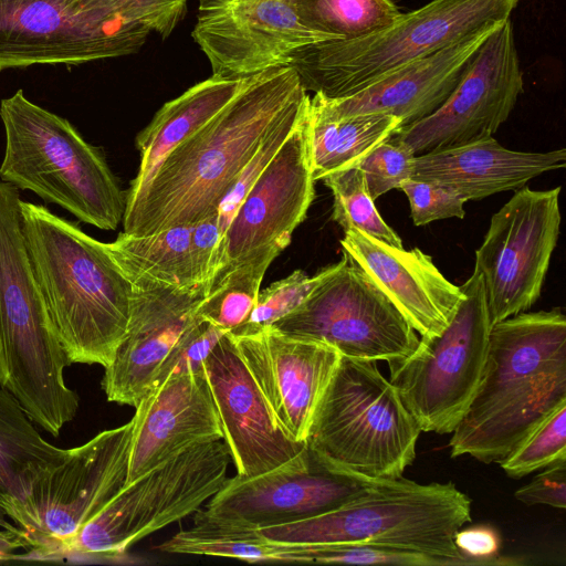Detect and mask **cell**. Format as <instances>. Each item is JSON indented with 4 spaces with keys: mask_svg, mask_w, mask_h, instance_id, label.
<instances>
[{
    "mask_svg": "<svg viewBox=\"0 0 566 566\" xmlns=\"http://www.w3.org/2000/svg\"><path fill=\"white\" fill-rule=\"evenodd\" d=\"M211 281L191 287H133L126 333L105 367L102 388L111 402L136 408L153 390L179 337L198 318Z\"/></svg>",
    "mask_w": 566,
    "mask_h": 566,
    "instance_id": "obj_20",
    "label": "cell"
},
{
    "mask_svg": "<svg viewBox=\"0 0 566 566\" xmlns=\"http://www.w3.org/2000/svg\"><path fill=\"white\" fill-rule=\"evenodd\" d=\"M191 35L221 77L284 66L295 50L337 40L306 27L296 0H199Z\"/></svg>",
    "mask_w": 566,
    "mask_h": 566,
    "instance_id": "obj_15",
    "label": "cell"
},
{
    "mask_svg": "<svg viewBox=\"0 0 566 566\" xmlns=\"http://www.w3.org/2000/svg\"><path fill=\"white\" fill-rule=\"evenodd\" d=\"M304 92L289 65L254 74L219 114L166 155L139 193L126 199L123 232L151 234L218 214L270 126Z\"/></svg>",
    "mask_w": 566,
    "mask_h": 566,
    "instance_id": "obj_1",
    "label": "cell"
},
{
    "mask_svg": "<svg viewBox=\"0 0 566 566\" xmlns=\"http://www.w3.org/2000/svg\"><path fill=\"white\" fill-rule=\"evenodd\" d=\"M252 76L211 75L165 103L136 137L140 165L126 199L139 193L166 155L219 114L248 85Z\"/></svg>",
    "mask_w": 566,
    "mask_h": 566,
    "instance_id": "obj_27",
    "label": "cell"
},
{
    "mask_svg": "<svg viewBox=\"0 0 566 566\" xmlns=\"http://www.w3.org/2000/svg\"><path fill=\"white\" fill-rule=\"evenodd\" d=\"M4 128L2 181L55 203L80 221L115 230L126 193L101 150L66 119L31 102L18 90L0 102Z\"/></svg>",
    "mask_w": 566,
    "mask_h": 566,
    "instance_id": "obj_6",
    "label": "cell"
},
{
    "mask_svg": "<svg viewBox=\"0 0 566 566\" xmlns=\"http://www.w3.org/2000/svg\"><path fill=\"white\" fill-rule=\"evenodd\" d=\"M134 421L72 448L32 486L18 526L33 553L48 558L126 483Z\"/></svg>",
    "mask_w": 566,
    "mask_h": 566,
    "instance_id": "obj_13",
    "label": "cell"
},
{
    "mask_svg": "<svg viewBox=\"0 0 566 566\" xmlns=\"http://www.w3.org/2000/svg\"><path fill=\"white\" fill-rule=\"evenodd\" d=\"M321 180L333 193L332 219L344 231L356 229L387 244L402 248L400 237L377 211L358 166L334 171Z\"/></svg>",
    "mask_w": 566,
    "mask_h": 566,
    "instance_id": "obj_34",
    "label": "cell"
},
{
    "mask_svg": "<svg viewBox=\"0 0 566 566\" xmlns=\"http://www.w3.org/2000/svg\"><path fill=\"white\" fill-rule=\"evenodd\" d=\"M276 543L266 539L259 528L209 515L198 510L193 524L157 548L170 554L229 557L250 563L277 562Z\"/></svg>",
    "mask_w": 566,
    "mask_h": 566,
    "instance_id": "obj_31",
    "label": "cell"
},
{
    "mask_svg": "<svg viewBox=\"0 0 566 566\" xmlns=\"http://www.w3.org/2000/svg\"><path fill=\"white\" fill-rule=\"evenodd\" d=\"M69 451L43 439L17 399L0 385V511L18 526L33 484L61 464Z\"/></svg>",
    "mask_w": 566,
    "mask_h": 566,
    "instance_id": "obj_28",
    "label": "cell"
},
{
    "mask_svg": "<svg viewBox=\"0 0 566 566\" xmlns=\"http://www.w3.org/2000/svg\"><path fill=\"white\" fill-rule=\"evenodd\" d=\"M502 22L488 23L432 54L384 74L349 96L329 98L314 93L310 107L329 118L379 113L398 117L401 126L419 122L446 102L476 51Z\"/></svg>",
    "mask_w": 566,
    "mask_h": 566,
    "instance_id": "obj_21",
    "label": "cell"
},
{
    "mask_svg": "<svg viewBox=\"0 0 566 566\" xmlns=\"http://www.w3.org/2000/svg\"><path fill=\"white\" fill-rule=\"evenodd\" d=\"M524 80L511 18L482 43L446 102L388 139L417 156L493 137L509 118Z\"/></svg>",
    "mask_w": 566,
    "mask_h": 566,
    "instance_id": "obj_14",
    "label": "cell"
},
{
    "mask_svg": "<svg viewBox=\"0 0 566 566\" xmlns=\"http://www.w3.org/2000/svg\"><path fill=\"white\" fill-rule=\"evenodd\" d=\"M226 333L228 332L199 316L179 337L165 358L154 388L172 373L202 368L203 360Z\"/></svg>",
    "mask_w": 566,
    "mask_h": 566,
    "instance_id": "obj_40",
    "label": "cell"
},
{
    "mask_svg": "<svg viewBox=\"0 0 566 566\" xmlns=\"http://www.w3.org/2000/svg\"><path fill=\"white\" fill-rule=\"evenodd\" d=\"M296 308L271 326L319 342L342 356L394 360L411 355L419 337L375 282L347 256Z\"/></svg>",
    "mask_w": 566,
    "mask_h": 566,
    "instance_id": "obj_11",
    "label": "cell"
},
{
    "mask_svg": "<svg viewBox=\"0 0 566 566\" xmlns=\"http://www.w3.org/2000/svg\"><path fill=\"white\" fill-rule=\"evenodd\" d=\"M343 254L360 268L421 337L439 335L463 300L420 249L387 244L359 230L344 231Z\"/></svg>",
    "mask_w": 566,
    "mask_h": 566,
    "instance_id": "obj_24",
    "label": "cell"
},
{
    "mask_svg": "<svg viewBox=\"0 0 566 566\" xmlns=\"http://www.w3.org/2000/svg\"><path fill=\"white\" fill-rule=\"evenodd\" d=\"M28 546L19 531H0V563L17 558L14 551Z\"/></svg>",
    "mask_w": 566,
    "mask_h": 566,
    "instance_id": "obj_43",
    "label": "cell"
},
{
    "mask_svg": "<svg viewBox=\"0 0 566 566\" xmlns=\"http://www.w3.org/2000/svg\"><path fill=\"white\" fill-rule=\"evenodd\" d=\"M276 545L277 562L441 566L439 560L421 553L370 544Z\"/></svg>",
    "mask_w": 566,
    "mask_h": 566,
    "instance_id": "obj_35",
    "label": "cell"
},
{
    "mask_svg": "<svg viewBox=\"0 0 566 566\" xmlns=\"http://www.w3.org/2000/svg\"><path fill=\"white\" fill-rule=\"evenodd\" d=\"M135 409L125 484L190 448L222 440L203 366L170 374Z\"/></svg>",
    "mask_w": 566,
    "mask_h": 566,
    "instance_id": "obj_23",
    "label": "cell"
},
{
    "mask_svg": "<svg viewBox=\"0 0 566 566\" xmlns=\"http://www.w3.org/2000/svg\"><path fill=\"white\" fill-rule=\"evenodd\" d=\"M415 154L407 146L387 139L371 149L357 165L369 196L375 201L411 178Z\"/></svg>",
    "mask_w": 566,
    "mask_h": 566,
    "instance_id": "obj_38",
    "label": "cell"
},
{
    "mask_svg": "<svg viewBox=\"0 0 566 566\" xmlns=\"http://www.w3.org/2000/svg\"><path fill=\"white\" fill-rule=\"evenodd\" d=\"M559 193L522 187L492 216L474 264L492 325L539 298L560 231Z\"/></svg>",
    "mask_w": 566,
    "mask_h": 566,
    "instance_id": "obj_12",
    "label": "cell"
},
{
    "mask_svg": "<svg viewBox=\"0 0 566 566\" xmlns=\"http://www.w3.org/2000/svg\"><path fill=\"white\" fill-rule=\"evenodd\" d=\"M407 196L410 217L416 227L436 220L463 219L467 202L455 191L434 181L409 178L399 188Z\"/></svg>",
    "mask_w": 566,
    "mask_h": 566,
    "instance_id": "obj_39",
    "label": "cell"
},
{
    "mask_svg": "<svg viewBox=\"0 0 566 566\" xmlns=\"http://www.w3.org/2000/svg\"><path fill=\"white\" fill-rule=\"evenodd\" d=\"M520 0H431L390 25L352 40L302 46L287 60L306 92L349 96L384 74L432 54L491 22L511 18Z\"/></svg>",
    "mask_w": 566,
    "mask_h": 566,
    "instance_id": "obj_7",
    "label": "cell"
},
{
    "mask_svg": "<svg viewBox=\"0 0 566 566\" xmlns=\"http://www.w3.org/2000/svg\"><path fill=\"white\" fill-rule=\"evenodd\" d=\"M314 182L305 107L297 126L254 182L226 230L213 281L272 247L285 249L314 199Z\"/></svg>",
    "mask_w": 566,
    "mask_h": 566,
    "instance_id": "obj_17",
    "label": "cell"
},
{
    "mask_svg": "<svg viewBox=\"0 0 566 566\" xmlns=\"http://www.w3.org/2000/svg\"><path fill=\"white\" fill-rule=\"evenodd\" d=\"M560 459H566V403L535 426L500 465L510 478L520 479Z\"/></svg>",
    "mask_w": 566,
    "mask_h": 566,
    "instance_id": "obj_36",
    "label": "cell"
},
{
    "mask_svg": "<svg viewBox=\"0 0 566 566\" xmlns=\"http://www.w3.org/2000/svg\"><path fill=\"white\" fill-rule=\"evenodd\" d=\"M471 521V500L449 483L376 480L343 506L312 518L259 528L280 544H370L417 552L441 566L475 565L454 543Z\"/></svg>",
    "mask_w": 566,
    "mask_h": 566,
    "instance_id": "obj_5",
    "label": "cell"
},
{
    "mask_svg": "<svg viewBox=\"0 0 566 566\" xmlns=\"http://www.w3.org/2000/svg\"><path fill=\"white\" fill-rule=\"evenodd\" d=\"M105 247L135 289L191 287L213 283L220 265L221 232L214 214L151 234L120 232Z\"/></svg>",
    "mask_w": 566,
    "mask_h": 566,
    "instance_id": "obj_25",
    "label": "cell"
},
{
    "mask_svg": "<svg viewBox=\"0 0 566 566\" xmlns=\"http://www.w3.org/2000/svg\"><path fill=\"white\" fill-rule=\"evenodd\" d=\"M566 403V317L559 308L518 313L492 325L475 395L452 431V458L500 463Z\"/></svg>",
    "mask_w": 566,
    "mask_h": 566,
    "instance_id": "obj_2",
    "label": "cell"
},
{
    "mask_svg": "<svg viewBox=\"0 0 566 566\" xmlns=\"http://www.w3.org/2000/svg\"><path fill=\"white\" fill-rule=\"evenodd\" d=\"M565 166V148L516 151L490 137L415 156L411 178L434 181L468 201L520 189L531 179Z\"/></svg>",
    "mask_w": 566,
    "mask_h": 566,
    "instance_id": "obj_26",
    "label": "cell"
},
{
    "mask_svg": "<svg viewBox=\"0 0 566 566\" xmlns=\"http://www.w3.org/2000/svg\"><path fill=\"white\" fill-rule=\"evenodd\" d=\"M460 289L464 296L448 326L421 337L411 355L387 361L389 381L421 431L452 433L483 371L492 324L481 275L473 271Z\"/></svg>",
    "mask_w": 566,
    "mask_h": 566,
    "instance_id": "obj_10",
    "label": "cell"
},
{
    "mask_svg": "<svg viewBox=\"0 0 566 566\" xmlns=\"http://www.w3.org/2000/svg\"><path fill=\"white\" fill-rule=\"evenodd\" d=\"M71 8L137 52L151 32L170 35L186 14L187 0H72Z\"/></svg>",
    "mask_w": 566,
    "mask_h": 566,
    "instance_id": "obj_30",
    "label": "cell"
},
{
    "mask_svg": "<svg viewBox=\"0 0 566 566\" xmlns=\"http://www.w3.org/2000/svg\"><path fill=\"white\" fill-rule=\"evenodd\" d=\"M296 9L306 27L337 40L385 29L402 13L392 0H296Z\"/></svg>",
    "mask_w": 566,
    "mask_h": 566,
    "instance_id": "obj_33",
    "label": "cell"
},
{
    "mask_svg": "<svg viewBox=\"0 0 566 566\" xmlns=\"http://www.w3.org/2000/svg\"><path fill=\"white\" fill-rule=\"evenodd\" d=\"M72 0H0V71L41 64L78 65L136 53L91 24Z\"/></svg>",
    "mask_w": 566,
    "mask_h": 566,
    "instance_id": "obj_22",
    "label": "cell"
},
{
    "mask_svg": "<svg viewBox=\"0 0 566 566\" xmlns=\"http://www.w3.org/2000/svg\"><path fill=\"white\" fill-rule=\"evenodd\" d=\"M35 279L69 364L107 367L123 339L133 285L105 243L42 205L21 200Z\"/></svg>",
    "mask_w": 566,
    "mask_h": 566,
    "instance_id": "obj_3",
    "label": "cell"
},
{
    "mask_svg": "<svg viewBox=\"0 0 566 566\" xmlns=\"http://www.w3.org/2000/svg\"><path fill=\"white\" fill-rule=\"evenodd\" d=\"M308 101V151L315 181L334 171L357 166L401 126L398 117L379 113L329 118L313 111Z\"/></svg>",
    "mask_w": 566,
    "mask_h": 566,
    "instance_id": "obj_29",
    "label": "cell"
},
{
    "mask_svg": "<svg viewBox=\"0 0 566 566\" xmlns=\"http://www.w3.org/2000/svg\"><path fill=\"white\" fill-rule=\"evenodd\" d=\"M25 245L19 189L0 181V385L30 420L57 437L80 399Z\"/></svg>",
    "mask_w": 566,
    "mask_h": 566,
    "instance_id": "obj_4",
    "label": "cell"
},
{
    "mask_svg": "<svg viewBox=\"0 0 566 566\" xmlns=\"http://www.w3.org/2000/svg\"><path fill=\"white\" fill-rule=\"evenodd\" d=\"M222 440L196 446L125 484L51 558L117 557L145 536L196 513L228 479Z\"/></svg>",
    "mask_w": 566,
    "mask_h": 566,
    "instance_id": "obj_9",
    "label": "cell"
},
{
    "mask_svg": "<svg viewBox=\"0 0 566 566\" xmlns=\"http://www.w3.org/2000/svg\"><path fill=\"white\" fill-rule=\"evenodd\" d=\"M530 483L515 491L514 496L526 505L544 504L566 507V459L545 467Z\"/></svg>",
    "mask_w": 566,
    "mask_h": 566,
    "instance_id": "obj_41",
    "label": "cell"
},
{
    "mask_svg": "<svg viewBox=\"0 0 566 566\" xmlns=\"http://www.w3.org/2000/svg\"><path fill=\"white\" fill-rule=\"evenodd\" d=\"M230 335L279 426L293 440L306 442L317 406L342 355L326 344L272 326Z\"/></svg>",
    "mask_w": 566,
    "mask_h": 566,
    "instance_id": "obj_18",
    "label": "cell"
},
{
    "mask_svg": "<svg viewBox=\"0 0 566 566\" xmlns=\"http://www.w3.org/2000/svg\"><path fill=\"white\" fill-rule=\"evenodd\" d=\"M421 429L376 360L340 357L306 444L328 465L371 480L401 478Z\"/></svg>",
    "mask_w": 566,
    "mask_h": 566,
    "instance_id": "obj_8",
    "label": "cell"
},
{
    "mask_svg": "<svg viewBox=\"0 0 566 566\" xmlns=\"http://www.w3.org/2000/svg\"><path fill=\"white\" fill-rule=\"evenodd\" d=\"M454 543L459 551L475 565L514 564L510 560H500L497 556L499 538L494 531L486 527H474L458 532Z\"/></svg>",
    "mask_w": 566,
    "mask_h": 566,
    "instance_id": "obj_42",
    "label": "cell"
},
{
    "mask_svg": "<svg viewBox=\"0 0 566 566\" xmlns=\"http://www.w3.org/2000/svg\"><path fill=\"white\" fill-rule=\"evenodd\" d=\"M283 250L272 247L216 279L198 315L228 333L243 325L256 305L268 268Z\"/></svg>",
    "mask_w": 566,
    "mask_h": 566,
    "instance_id": "obj_32",
    "label": "cell"
},
{
    "mask_svg": "<svg viewBox=\"0 0 566 566\" xmlns=\"http://www.w3.org/2000/svg\"><path fill=\"white\" fill-rule=\"evenodd\" d=\"M344 261L343 255L339 262L322 269L313 276H308L303 270H295L285 279L274 282L260 292L256 305L247 322L230 334H250L271 326L301 305L325 279L342 266Z\"/></svg>",
    "mask_w": 566,
    "mask_h": 566,
    "instance_id": "obj_37",
    "label": "cell"
},
{
    "mask_svg": "<svg viewBox=\"0 0 566 566\" xmlns=\"http://www.w3.org/2000/svg\"><path fill=\"white\" fill-rule=\"evenodd\" d=\"M374 481L328 465L306 447L271 471L228 478L205 511L256 528L289 524L343 506Z\"/></svg>",
    "mask_w": 566,
    "mask_h": 566,
    "instance_id": "obj_16",
    "label": "cell"
},
{
    "mask_svg": "<svg viewBox=\"0 0 566 566\" xmlns=\"http://www.w3.org/2000/svg\"><path fill=\"white\" fill-rule=\"evenodd\" d=\"M237 474L251 478L276 469L306 447L279 426L260 388L226 333L202 363Z\"/></svg>",
    "mask_w": 566,
    "mask_h": 566,
    "instance_id": "obj_19",
    "label": "cell"
}]
</instances>
